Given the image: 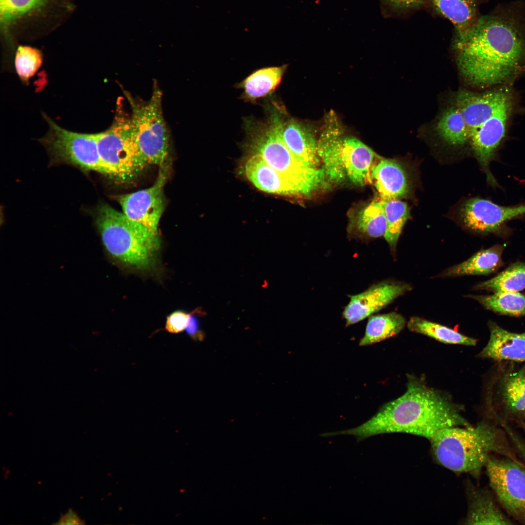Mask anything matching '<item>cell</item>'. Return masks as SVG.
<instances>
[{"label": "cell", "instance_id": "ab89813d", "mask_svg": "<svg viewBox=\"0 0 525 525\" xmlns=\"http://www.w3.org/2000/svg\"><path fill=\"white\" fill-rule=\"evenodd\" d=\"M518 425L525 428V413Z\"/></svg>", "mask_w": 525, "mask_h": 525}, {"label": "cell", "instance_id": "83f0119b", "mask_svg": "<svg viewBox=\"0 0 525 525\" xmlns=\"http://www.w3.org/2000/svg\"><path fill=\"white\" fill-rule=\"evenodd\" d=\"M406 326L412 332L427 336L443 343L474 346L477 342L475 338L419 316L411 317Z\"/></svg>", "mask_w": 525, "mask_h": 525}, {"label": "cell", "instance_id": "f546056e", "mask_svg": "<svg viewBox=\"0 0 525 525\" xmlns=\"http://www.w3.org/2000/svg\"><path fill=\"white\" fill-rule=\"evenodd\" d=\"M474 288L497 292H518L525 288V262H517Z\"/></svg>", "mask_w": 525, "mask_h": 525}, {"label": "cell", "instance_id": "603a6c76", "mask_svg": "<svg viewBox=\"0 0 525 525\" xmlns=\"http://www.w3.org/2000/svg\"><path fill=\"white\" fill-rule=\"evenodd\" d=\"M371 176L381 199L399 198L406 196L410 192L407 173L396 161L381 159L373 166Z\"/></svg>", "mask_w": 525, "mask_h": 525}, {"label": "cell", "instance_id": "9a60e30c", "mask_svg": "<svg viewBox=\"0 0 525 525\" xmlns=\"http://www.w3.org/2000/svg\"><path fill=\"white\" fill-rule=\"evenodd\" d=\"M345 136L337 117L330 113L317 140V153L326 179L331 183H341L347 178L342 156Z\"/></svg>", "mask_w": 525, "mask_h": 525}, {"label": "cell", "instance_id": "2e32d148", "mask_svg": "<svg viewBox=\"0 0 525 525\" xmlns=\"http://www.w3.org/2000/svg\"><path fill=\"white\" fill-rule=\"evenodd\" d=\"M280 129L284 143L298 159L309 167L320 168L317 140L311 128L296 119H287L283 112Z\"/></svg>", "mask_w": 525, "mask_h": 525}, {"label": "cell", "instance_id": "4fadbf2b", "mask_svg": "<svg viewBox=\"0 0 525 525\" xmlns=\"http://www.w3.org/2000/svg\"><path fill=\"white\" fill-rule=\"evenodd\" d=\"M525 214V205L503 206L480 198L468 200L460 210L464 225L481 233L494 232L506 222Z\"/></svg>", "mask_w": 525, "mask_h": 525}, {"label": "cell", "instance_id": "8992f818", "mask_svg": "<svg viewBox=\"0 0 525 525\" xmlns=\"http://www.w3.org/2000/svg\"><path fill=\"white\" fill-rule=\"evenodd\" d=\"M98 146L109 177L117 182L132 181L148 165L137 142L130 116L121 105L110 127L98 133Z\"/></svg>", "mask_w": 525, "mask_h": 525}, {"label": "cell", "instance_id": "7a4b0ae2", "mask_svg": "<svg viewBox=\"0 0 525 525\" xmlns=\"http://www.w3.org/2000/svg\"><path fill=\"white\" fill-rule=\"evenodd\" d=\"M453 48L460 72L471 84H498L518 69L525 44L516 29L502 19L480 17L467 33L454 35Z\"/></svg>", "mask_w": 525, "mask_h": 525}, {"label": "cell", "instance_id": "8fae6325", "mask_svg": "<svg viewBox=\"0 0 525 525\" xmlns=\"http://www.w3.org/2000/svg\"><path fill=\"white\" fill-rule=\"evenodd\" d=\"M167 176V166L164 165L160 167L151 187L118 197L122 213L128 219L156 234L165 207L163 187Z\"/></svg>", "mask_w": 525, "mask_h": 525}, {"label": "cell", "instance_id": "ac0fdd59", "mask_svg": "<svg viewBox=\"0 0 525 525\" xmlns=\"http://www.w3.org/2000/svg\"><path fill=\"white\" fill-rule=\"evenodd\" d=\"M490 337L477 354L482 358L497 362H525V332H509L492 321L488 322Z\"/></svg>", "mask_w": 525, "mask_h": 525}, {"label": "cell", "instance_id": "7c38bea8", "mask_svg": "<svg viewBox=\"0 0 525 525\" xmlns=\"http://www.w3.org/2000/svg\"><path fill=\"white\" fill-rule=\"evenodd\" d=\"M412 289L407 283L385 280L371 285L360 293L349 296L350 301L342 313L346 326L373 315Z\"/></svg>", "mask_w": 525, "mask_h": 525}, {"label": "cell", "instance_id": "52a82bcc", "mask_svg": "<svg viewBox=\"0 0 525 525\" xmlns=\"http://www.w3.org/2000/svg\"><path fill=\"white\" fill-rule=\"evenodd\" d=\"M131 121L138 146L148 164H165L169 146V132L162 110V92L155 82L146 102L138 100L126 91Z\"/></svg>", "mask_w": 525, "mask_h": 525}, {"label": "cell", "instance_id": "d4e9b609", "mask_svg": "<svg viewBox=\"0 0 525 525\" xmlns=\"http://www.w3.org/2000/svg\"><path fill=\"white\" fill-rule=\"evenodd\" d=\"M504 247L495 245L481 250L467 260L443 271L441 276L455 277L466 275H487L497 270L502 265Z\"/></svg>", "mask_w": 525, "mask_h": 525}, {"label": "cell", "instance_id": "cb8c5ba5", "mask_svg": "<svg viewBox=\"0 0 525 525\" xmlns=\"http://www.w3.org/2000/svg\"><path fill=\"white\" fill-rule=\"evenodd\" d=\"M386 228L385 211L380 200L371 202L357 212L350 222L349 233L351 237L366 242L384 237Z\"/></svg>", "mask_w": 525, "mask_h": 525}, {"label": "cell", "instance_id": "30bf717a", "mask_svg": "<svg viewBox=\"0 0 525 525\" xmlns=\"http://www.w3.org/2000/svg\"><path fill=\"white\" fill-rule=\"evenodd\" d=\"M495 455H490L485 466L490 489L508 516L525 524V465Z\"/></svg>", "mask_w": 525, "mask_h": 525}, {"label": "cell", "instance_id": "5b68a950", "mask_svg": "<svg viewBox=\"0 0 525 525\" xmlns=\"http://www.w3.org/2000/svg\"><path fill=\"white\" fill-rule=\"evenodd\" d=\"M268 113L265 122L250 120L246 123L253 154L260 156L285 178L297 186L303 195L311 194L325 183L323 169L306 165L286 146L280 129V108L275 105L269 108Z\"/></svg>", "mask_w": 525, "mask_h": 525}, {"label": "cell", "instance_id": "f35d334b", "mask_svg": "<svg viewBox=\"0 0 525 525\" xmlns=\"http://www.w3.org/2000/svg\"><path fill=\"white\" fill-rule=\"evenodd\" d=\"M55 524L58 525H83L85 524L77 515L71 509L64 515H62L58 522Z\"/></svg>", "mask_w": 525, "mask_h": 525}, {"label": "cell", "instance_id": "d590c367", "mask_svg": "<svg viewBox=\"0 0 525 525\" xmlns=\"http://www.w3.org/2000/svg\"><path fill=\"white\" fill-rule=\"evenodd\" d=\"M191 313L183 311H175L166 318L165 330L168 332L177 334L185 330L190 320Z\"/></svg>", "mask_w": 525, "mask_h": 525}, {"label": "cell", "instance_id": "1f68e13d", "mask_svg": "<svg viewBox=\"0 0 525 525\" xmlns=\"http://www.w3.org/2000/svg\"><path fill=\"white\" fill-rule=\"evenodd\" d=\"M440 137L452 145H462L470 138L465 121L456 107L446 110L437 124Z\"/></svg>", "mask_w": 525, "mask_h": 525}, {"label": "cell", "instance_id": "ba28073f", "mask_svg": "<svg viewBox=\"0 0 525 525\" xmlns=\"http://www.w3.org/2000/svg\"><path fill=\"white\" fill-rule=\"evenodd\" d=\"M486 389L485 417L518 425L525 413V365H495Z\"/></svg>", "mask_w": 525, "mask_h": 525}, {"label": "cell", "instance_id": "7402d4cb", "mask_svg": "<svg viewBox=\"0 0 525 525\" xmlns=\"http://www.w3.org/2000/svg\"><path fill=\"white\" fill-rule=\"evenodd\" d=\"M342 156L347 177L353 184L364 186L372 181L371 170L376 155L371 149L356 138L345 136Z\"/></svg>", "mask_w": 525, "mask_h": 525}, {"label": "cell", "instance_id": "8d00e7d4", "mask_svg": "<svg viewBox=\"0 0 525 525\" xmlns=\"http://www.w3.org/2000/svg\"><path fill=\"white\" fill-rule=\"evenodd\" d=\"M500 426L506 432L510 443L518 457L525 465V437L514 429L512 425L505 422Z\"/></svg>", "mask_w": 525, "mask_h": 525}, {"label": "cell", "instance_id": "6da1fadb", "mask_svg": "<svg viewBox=\"0 0 525 525\" xmlns=\"http://www.w3.org/2000/svg\"><path fill=\"white\" fill-rule=\"evenodd\" d=\"M406 390L397 399L384 404L357 427L329 433L330 436L351 435L361 440L383 434L406 433L430 440L442 429L470 424L463 407L447 393L429 386L423 377L407 375Z\"/></svg>", "mask_w": 525, "mask_h": 525}, {"label": "cell", "instance_id": "d6986e66", "mask_svg": "<svg viewBox=\"0 0 525 525\" xmlns=\"http://www.w3.org/2000/svg\"><path fill=\"white\" fill-rule=\"evenodd\" d=\"M468 509L466 523L471 525H512L514 521L503 509L488 488L470 484L467 489Z\"/></svg>", "mask_w": 525, "mask_h": 525}, {"label": "cell", "instance_id": "277c9868", "mask_svg": "<svg viewBox=\"0 0 525 525\" xmlns=\"http://www.w3.org/2000/svg\"><path fill=\"white\" fill-rule=\"evenodd\" d=\"M94 217L105 249L113 259L141 271L155 266L160 246L158 234L105 204L97 207Z\"/></svg>", "mask_w": 525, "mask_h": 525}, {"label": "cell", "instance_id": "4dcf8cb0", "mask_svg": "<svg viewBox=\"0 0 525 525\" xmlns=\"http://www.w3.org/2000/svg\"><path fill=\"white\" fill-rule=\"evenodd\" d=\"M387 221V228L384 237L390 250L395 253L403 227L410 215L407 204L398 198L381 199Z\"/></svg>", "mask_w": 525, "mask_h": 525}, {"label": "cell", "instance_id": "d6a6232c", "mask_svg": "<svg viewBox=\"0 0 525 525\" xmlns=\"http://www.w3.org/2000/svg\"><path fill=\"white\" fill-rule=\"evenodd\" d=\"M50 0H0V23L4 29L18 18L44 6Z\"/></svg>", "mask_w": 525, "mask_h": 525}, {"label": "cell", "instance_id": "ffe728a7", "mask_svg": "<svg viewBox=\"0 0 525 525\" xmlns=\"http://www.w3.org/2000/svg\"><path fill=\"white\" fill-rule=\"evenodd\" d=\"M246 177L259 190L269 193L303 195L295 185L285 178L259 155L253 154L245 161Z\"/></svg>", "mask_w": 525, "mask_h": 525}, {"label": "cell", "instance_id": "e575fe53", "mask_svg": "<svg viewBox=\"0 0 525 525\" xmlns=\"http://www.w3.org/2000/svg\"><path fill=\"white\" fill-rule=\"evenodd\" d=\"M385 17L405 18L427 8L428 0H380Z\"/></svg>", "mask_w": 525, "mask_h": 525}, {"label": "cell", "instance_id": "4316f807", "mask_svg": "<svg viewBox=\"0 0 525 525\" xmlns=\"http://www.w3.org/2000/svg\"><path fill=\"white\" fill-rule=\"evenodd\" d=\"M406 323L403 316L395 312L371 315L368 317L359 346H368L393 337L402 330Z\"/></svg>", "mask_w": 525, "mask_h": 525}, {"label": "cell", "instance_id": "74e56055", "mask_svg": "<svg viewBox=\"0 0 525 525\" xmlns=\"http://www.w3.org/2000/svg\"><path fill=\"white\" fill-rule=\"evenodd\" d=\"M201 311L196 309L191 313L190 320L185 329L186 333L195 341H202L204 334L200 329V322L197 316L202 315Z\"/></svg>", "mask_w": 525, "mask_h": 525}, {"label": "cell", "instance_id": "44dd1931", "mask_svg": "<svg viewBox=\"0 0 525 525\" xmlns=\"http://www.w3.org/2000/svg\"><path fill=\"white\" fill-rule=\"evenodd\" d=\"M479 3L480 0H428L426 10L433 16L450 21L454 35H461L479 18Z\"/></svg>", "mask_w": 525, "mask_h": 525}, {"label": "cell", "instance_id": "5bb4252c", "mask_svg": "<svg viewBox=\"0 0 525 525\" xmlns=\"http://www.w3.org/2000/svg\"><path fill=\"white\" fill-rule=\"evenodd\" d=\"M509 106L508 98L470 137L475 155L486 173L488 180L493 186H497V183L490 170V164L504 137Z\"/></svg>", "mask_w": 525, "mask_h": 525}, {"label": "cell", "instance_id": "f1b7e54d", "mask_svg": "<svg viewBox=\"0 0 525 525\" xmlns=\"http://www.w3.org/2000/svg\"><path fill=\"white\" fill-rule=\"evenodd\" d=\"M488 310L505 315H525V295L519 292H497L490 295H468Z\"/></svg>", "mask_w": 525, "mask_h": 525}, {"label": "cell", "instance_id": "9c48e42d", "mask_svg": "<svg viewBox=\"0 0 525 525\" xmlns=\"http://www.w3.org/2000/svg\"><path fill=\"white\" fill-rule=\"evenodd\" d=\"M43 114L49 130L40 141L54 162L68 164L83 171H95L109 176V171L99 154L98 133L69 131Z\"/></svg>", "mask_w": 525, "mask_h": 525}, {"label": "cell", "instance_id": "e0dca14e", "mask_svg": "<svg viewBox=\"0 0 525 525\" xmlns=\"http://www.w3.org/2000/svg\"><path fill=\"white\" fill-rule=\"evenodd\" d=\"M508 98L501 91L476 94L461 91L457 94L456 107L463 117L470 138Z\"/></svg>", "mask_w": 525, "mask_h": 525}, {"label": "cell", "instance_id": "836d02e7", "mask_svg": "<svg viewBox=\"0 0 525 525\" xmlns=\"http://www.w3.org/2000/svg\"><path fill=\"white\" fill-rule=\"evenodd\" d=\"M40 51L29 46H20L17 50L15 65L20 79L27 82L38 70L42 63Z\"/></svg>", "mask_w": 525, "mask_h": 525}, {"label": "cell", "instance_id": "3957f363", "mask_svg": "<svg viewBox=\"0 0 525 525\" xmlns=\"http://www.w3.org/2000/svg\"><path fill=\"white\" fill-rule=\"evenodd\" d=\"M437 463L456 473H467L478 479L492 454L519 460L505 430L485 418L475 425L441 429L430 440Z\"/></svg>", "mask_w": 525, "mask_h": 525}, {"label": "cell", "instance_id": "484cf974", "mask_svg": "<svg viewBox=\"0 0 525 525\" xmlns=\"http://www.w3.org/2000/svg\"><path fill=\"white\" fill-rule=\"evenodd\" d=\"M285 69V66L267 67L252 73L238 85L244 89L242 98L254 103L272 93L280 83Z\"/></svg>", "mask_w": 525, "mask_h": 525}]
</instances>
